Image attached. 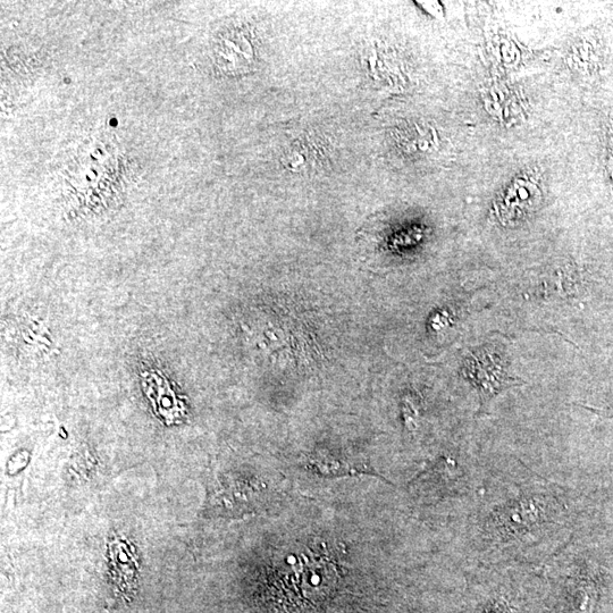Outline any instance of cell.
<instances>
[{"instance_id": "cell-1", "label": "cell", "mask_w": 613, "mask_h": 613, "mask_svg": "<svg viewBox=\"0 0 613 613\" xmlns=\"http://www.w3.org/2000/svg\"><path fill=\"white\" fill-rule=\"evenodd\" d=\"M338 576L334 561L323 551L301 554L295 564L287 566L281 577L282 590L296 603L317 604L334 590Z\"/></svg>"}, {"instance_id": "cell-2", "label": "cell", "mask_w": 613, "mask_h": 613, "mask_svg": "<svg viewBox=\"0 0 613 613\" xmlns=\"http://www.w3.org/2000/svg\"><path fill=\"white\" fill-rule=\"evenodd\" d=\"M265 490L267 487L262 483H216L209 490L208 509L214 515L230 518L254 514L263 506Z\"/></svg>"}, {"instance_id": "cell-3", "label": "cell", "mask_w": 613, "mask_h": 613, "mask_svg": "<svg viewBox=\"0 0 613 613\" xmlns=\"http://www.w3.org/2000/svg\"><path fill=\"white\" fill-rule=\"evenodd\" d=\"M465 374L480 390L483 399L491 398L501 389L511 384H517L503 367L498 352L490 348L473 352L467 358Z\"/></svg>"}, {"instance_id": "cell-4", "label": "cell", "mask_w": 613, "mask_h": 613, "mask_svg": "<svg viewBox=\"0 0 613 613\" xmlns=\"http://www.w3.org/2000/svg\"><path fill=\"white\" fill-rule=\"evenodd\" d=\"M308 466L314 473L325 478H338L357 475H371L386 481V478L376 472L367 460L338 458L326 450H316L308 457Z\"/></svg>"}, {"instance_id": "cell-5", "label": "cell", "mask_w": 613, "mask_h": 613, "mask_svg": "<svg viewBox=\"0 0 613 613\" xmlns=\"http://www.w3.org/2000/svg\"><path fill=\"white\" fill-rule=\"evenodd\" d=\"M585 408H587V409H589V410H591V411H594V413H596V414H598V415H601V416H606V417H608V418L613 419V415H612V414L603 413V411H601V410H595V409L590 408V407H585Z\"/></svg>"}]
</instances>
